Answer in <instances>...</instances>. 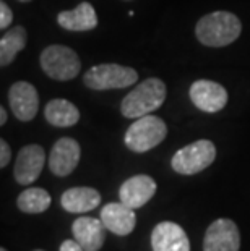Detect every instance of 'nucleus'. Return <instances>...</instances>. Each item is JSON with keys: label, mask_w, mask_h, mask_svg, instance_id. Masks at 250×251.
Returning a JSON list of instances; mask_svg holds the SVG:
<instances>
[{"label": "nucleus", "mask_w": 250, "mask_h": 251, "mask_svg": "<svg viewBox=\"0 0 250 251\" xmlns=\"http://www.w3.org/2000/svg\"><path fill=\"white\" fill-rule=\"evenodd\" d=\"M242 33V25L231 12H213L196 23L195 34L203 46L224 47L232 44Z\"/></svg>", "instance_id": "obj_1"}, {"label": "nucleus", "mask_w": 250, "mask_h": 251, "mask_svg": "<svg viewBox=\"0 0 250 251\" xmlns=\"http://www.w3.org/2000/svg\"><path fill=\"white\" fill-rule=\"evenodd\" d=\"M166 100V84L159 78H148L122 99L120 112L125 119H140L151 114Z\"/></svg>", "instance_id": "obj_2"}, {"label": "nucleus", "mask_w": 250, "mask_h": 251, "mask_svg": "<svg viewBox=\"0 0 250 251\" xmlns=\"http://www.w3.org/2000/svg\"><path fill=\"white\" fill-rule=\"evenodd\" d=\"M166 135L167 126L163 119L148 114L145 117H140V119H135V122L127 130L124 141L130 151L141 154L161 144Z\"/></svg>", "instance_id": "obj_3"}, {"label": "nucleus", "mask_w": 250, "mask_h": 251, "mask_svg": "<svg viewBox=\"0 0 250 251\" xmlns=\"http://www.w3.org/2000/svg\"><path fill=\"white\" fill-rule=\"evenodd\" d=\"M41 68L47 76L57 81L73 79L82 70V62L77 52L67 46H49L41 54Z\"/></svg>", "instance_id": "obj_4"}, {"label": "nucleus", "mask_w": 250, "mask_h": 251, "mask_svg": "<svg viewBox=\"0 0 250 251\" xmlns=\"http://www.w3.org/2000/svg\"><path fill=\"white\" fill-rule=\"evenodd\" d=\"M216 148L210 140H198L179 149L171 159L172 169L180 175H195L215 162Z\"/></svg>", "instance_id": "obj_5"}, {"label": "nucleus", "mask_w": 250, "mask_h": 251, "mask_svg": "<svg viewBox=\"0 0 250 251\" xmlns=\"http://www.w3.org/2000/svg\"><path fill=\"white\" fill-rule=\"evenodd\" d=\"M137 79L138 73L134 68L117 65V63H103V65L91 67L84 73V84L94 91L129 88L137 83Z\"/></svg>", "instance_id": "obj_6"}, {"label": "nucleus", "mask_w": 250, "mask_h": 251, "mask_svg": "<svg viewBox=\"0 0 250 251\" xmlns=\"http://www.w3.org/2000/svg\"><path fill=\"white\" fill-rule=\"evenodd\" d=\"M241 232L231 219H216L206 228L203 251H239Z\"/></svg>", "instance_id": "obj_7"}, {"label": "nucleus", "mask_w": 250, "mask_h": 251, "mask_svg": "<svg viewBox=\"0 0 250 251\" xmlns=\"http://www.w3.org/2000/svg\"><path fill=\"white\" fill-rule=\"evenodd\" d=\"M190 99L200 110L206 114H216L226 107L227 91L220 83L211 79H198L190 86Z\"/></svg>", "instance_id": "obj_8"}, {"label": "nucleus", "mask_w": 250, "mask_h": 251, "mask_svg": "<svg viewBox=\"0 0 250 251\" xmlns=\"http://www.w3.org/2000/svg\"><path fill=\"white\" fill-rule=\"evenodd\" d=\"M82 148L73 138H60L49 154V169L57 177H67L77 169Z\"/></svg>", "instance_id": "obj_9"}, {"label": "nucleus", "mask_w": 250, "mask_h": 251, "mask_svg": "<svg viewBox=\"0 0 250 251\" xmlns=\"http://www.w3.org/2000/svg\"><path fill=\"white\" fill-rule=\"evenodd\" d=\"M8 100L13 115L21 122L33 120L39 109V96L33 84L17 81L8 91Z\"/></svg>", "instance_id": "obj_10"}, {"label": "nucleus", "mask_w": 250, "mask_h": 251, "mask_svg": "<svg viewBox=\"0 0 250 251\" xmlns=\"http://www.w3.org/2000/svg\"><path fill=\"white\" fill-rule=\"evenodd\" d=\"M46 162V152L39 144H28L21 148L15 162V180L20 185H29L42 172Z\"/></svg>", "instance_id": "obj_11"}, {"label": "nucleus", "mask_w": 250, "mask_h": 251, "mask_svg": "<svg viewBox=\"0 0 250 251\" xmlns=\"http://www.w3.org/2000/svg\"><path fill=\"white\" fill-rule=\"evenodd\" d=\"M153 251H190V240L179 224L159 222L151 232Z\"/></svg>", "instance_id": "obj_12"}, {"label": "nucleus", "mask_w": 250, "mask_h": 251, "mask_svg": "<svg viewBox=\"0 0 250 251\" xmlns=\"http://www.w3.org/2000/svg\"><path fill=\"white\" fill-rule=\"evenodd\" d=\"M156 181L150 175H135L122 183L119 190L120 201L132 209L143 207L156 193Z\"/></svg>", "instance_id": "obj_13"}, {"label": "nucleus", "mask_w": 250, "mask_h": 251, "mask_svg": "<svg viewBox=\"0 0 250 251\" xmlns=\"http://www.w3.org/2000/svg\"><path fill=\"white\" fill-rule=\"evenodd\" d=\"M106 226L101 219L78 217L72 224L73 238L82 245L84 251H99L106 242Z\"/></svg>", "instance_id": "obj_14"}, {"label": "nucleus", "mask_w": 250, "mask_h": 251, "mask_svg": "<svg viewBox=\"0 0 250 251\" xmlns=\"http://www.w3.org/2000/svg\"><path fill=\"white\" fill-rule=\"evenodd\" d=\"M101 221L109 232L119 237H125L134 232L137 226L135 211L124 202H109L101 209Z\"/></svg>", "instance_id": "obj_15"}, {"label": "nucleus", "mask_w": 250, "mask_h": 251, "mask_svg": "<svg viewBox=\"0 0 250 251\" xmlns=\"http://www.w3.org/2000/svg\"><path fill=\"white\" fill-rule=\"evenodd\" d=\"M101 202V195L91 186H75L68 188L60 198V204L67 212L73 214H84L96 209Z\"/></svg>", "instance_id": "obj_16"}, {"label": "nucleus", "mask_w": 250, "mask_h": 251, "mask_svg": "<svg viewBox=\"0 0 250 251\" xmlns=\"http://www.w3.org/2000/svg\"><path fill=\"white\" fill-rule=\"evenodd\" d=\"M57 23L67 31H91L98 26V15L91 3L82 2L77 8L58 13Z\"/></svg>", "instance_id": "obj_17"}, {"label": "nucleus", "mask_w": 250, "mask_h": 251, "mask_svg": "<svg viewBox=\"0 0 250 251\" xmlns=\"http://www.w3.org/2000/svg\"><path fill=\"white\" fill-rule=\"evenodd\" d=\"M44 117L47 124L58 128H67L78 124L80 120V110L75 104L68 102L65 99H52L47 102L44 109Z\"/></svg>", "instance_id": "obj_18"}, {"label": "nucleus", "mask_w": 250, "mask_h": 251, "mask_svg": "<svg viewBox=\"0 0 250 251\" xmlns=\"http://www.w3.org/2000/svg\"><path fill=\"white\" fill-rule=\"evenodd\" d=\"M26 41H28V34L23 26H15V28L8 29L0 39V65H10L15 60V57L25 49Z\"/></svg>", "instance_id": "obj_19"}, {"label": "nucleus", "mask_w": 250, "mask_h": 251, "mask_svg": "<svg viewBox=\"0 0 250 251\" xmlns=\"http://www.w3.org/2000/svg\"><path fill=\"white\" fill-rule=\"evenodd\" d=\"M51 201V195L46 190L33 186V188L21 191L17 200V206L21 212H26V214H41L49 209Z\"/></svg>", "instance_id": "obj_20"}, {"label": "nucleus", "mask_w": 250, "mask_h": 251, "mask_svg": "<svg viewBox=\"0 0 250 251\" xmlns=\"http://www.w3.org/2000/svg\"><path fill=\"white\" fill-rule=\"evenodd\" d=\"M13 21V13L7 2H0V28L7 29Z\"/></svg>", "instance_id": "obj_21"}, {"label": "nucleus", "mask_w": 250, "mask_h": 251, "mask_svg": "<svg viewBox=\"0 0 250 251\" xmlns=\"http://www.w3.org/2000/svg\"><path fill=\"white\" fill-rule=\"evenodd\" d=\"M10 157H12V151H10V146L5 140H0V167H7V164L10 162Z\"/></svg>", "instance_id": "obj_22"}, {"label": "nucleus", "mask_w": 250, "mask_h": 251, "mask_svg": "<svg viewBox=\"0 0 250 251\" xmlns=\"http://www.w3.org/2000/svg\"><path fill=\"white\" fill-rule=\"evenodd\" d=\"M60 251H84V250L82 245L73 238V240H63L60 245Z\"/></svg>", "instance_id": "obj_23"}, {"label": "nucleus", "mask_w": 250, "mask_h": 251, "mask_svg": "<svg viewBox=\"0 0 250 251\" xmlns=\"http://www.w3.org/2000/svg\"><path fill=\"white\" fill-rule=\"evenodd\" d=\"M5 124H7V110H5V107H0V125Z\"/></svg>", "instance_id": "obj_24"}, {"label": "nucleus", "mask_w": 250, "mask_h": 251, "mask_svg": "<svg viewBox=\"0 0 250 251\" xmlns=\"http://www.w3.org/2000/svg\"><path fill=\"white\" fill-rule=\"evenodd\" d=\"M20 2H31V0H20Z\"/></svg>", "instance_id": "obj_25"}, {"label": "nucleus", "mask_w": 250, "mask_h": 251, "mask_svg": "<svg viewBox=\"0 0 250 251\" xmlns=\"http://www.w3.org/2000/svg\"><path fill=\"white\" fill-rule=\"evenodd\" d=\"M0 251H7V248H0Z\"/></svg>", "instance_id": "obj_26"}, {"label": "nucleus", "mask_w": 250, "mask_h": 251, "mask_svg": "<svg viewBox=\"0 0 250 251\" xmlns=\"http://www.w3.org/2000/svg\"><path fill=\"white\" fill-rule=\"evenodd\" d=\"M34 251H44V250H34Z\"/></svg>", "instance_id": "obj_27"}]
</instances>
